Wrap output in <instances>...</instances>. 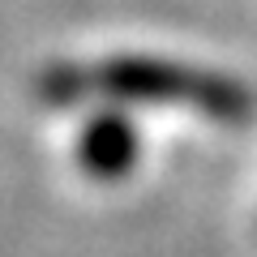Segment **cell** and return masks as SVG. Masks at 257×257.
Instances as JSON below:
<instances>
[{"label": "cell", "instance_id": "cell-1", "mask_svg": "<svg viewBox=\"0 0 257 257\" xmlns=\"http://www.w3.org/2000/svg\"><path fill=\"white\" fill-rule=\"evenodd\" d=\"M90 90H103L120 103H146V107H193L223 124H244L253 116V94L240 82L210 69H193L155 56H111L90 73Z\"/></svg>", "mask_w": 257, "mask_h": 257}, {"label": "cell", "instance_id": "cell-2", "mask_svg": "<svg viewBox=\"0 0 257 257\" xmlns=\"http://www.w3.org/2000/svg\"><path fill=\"white\" fill-rule=\"evenodd\" d=\"M73 159L90 180L111 184V180H124L133 176L142 159V133L138 124L124 116V111L107 107V111H94L82 128H77V142H73Z\"/></svg>", "mask_w": 257, "mask_h": 257}]
</instances>
